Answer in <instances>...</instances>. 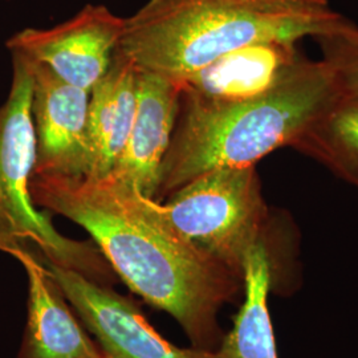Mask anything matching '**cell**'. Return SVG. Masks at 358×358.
<instances>
[{"instance_id":"5b68a950","label":"cell","mask_w":358,"mask_h":358,"mask_svg":"<svg viewBox=\"0 0 358 358\" xmlns=\"http://www.w3.org/2000/svg\"><path fill=\"white\" fill-rule=\"evenodd\" d=\"M180 239L243 279L244 266L275 220L256 166L220 167L187 182L166 202L146 198Z\"/></svg>"},{"instance_id":"5bb4252c","label":"cell","mask_w":358,"mask_h":358,"mask_svg":"<svg viewBox=\"0 0 358 358\" xmlns=\"http://www.w3.org/2000/svg\"><path fill=\"white\" fill-rule=\"evenodd\" d=\"M289 148L358 190V96H336Z\"/></svg>"},{"instance_id":"7a4b0ae2","label":"cell","mask_w":358,"mask_h":358,"mask_svg":"<svg viewBox=\"0 0 358 358\" xmlns=\"http://www.w3.org/2000/svg\"><path fill=\"white\" fill-rule=\"evenodd\" d=\"M338 94L331 69L307 57L275 87L250 99L215 101L180 90L157 202L207 171L256 166L268 154L289 148Z\"/></svg>"},{"instance_id":"8fae6325","label":"cell","mask_w":358,"mask_h":358,"mask_svg":"<svg viewBox=\"0 0 358 358\" xmlns=\"http://www.w3.org/2000/svg\"><path fill=\"white\" fill-rule=\"evenodd\" d=\"M15 259L28 282L26 328L16 358H106L45 264L27 254Z\"/></svg>"},{"instance_id":"9a60e30c","label":"cell","mask_w":358,"mask_h":358,"mask_svg":"<svg viewBox=\"0 0 358 358\" xmlns=\"http://www.w3.org/2000/svg\"><path fill=\"white\" fill-rule=\"evenodd\" d=\"M313 40L321 59L331 69L341 94L358 96V26L350 19Z\"/></svg>"},{"instance_id":"8992f818","label":"cell","mask_w":358,"mask_h":358,"mask_svg":"<svg viewBox=\"0 0 358 358\" xmlns=\"http://www.w3.org/2000/svg\"><path fill=\"white\" fill-rule=\"evenodd\" d=\"M45 267L106 358H219L217 350L179 348L167 341L134 300L110 285L50 263Z\"/></svg>"},{"instance_id":"3957f363","label":"cell","mask_w":358,"mask_h":358,"mask_svg":"<svg viewBox=\"0 0 358 358\" xmlns=\"http://www.w3.org/2000/svg\"><path fill=\"white\" fill-rule=\"evenodd\" d=\"M327 8H257L235 0H149L125 19L117 50L141 72L176 83L229 52L315 38L345 20Z\"/></svg>"},{"instance_id":"4fadbf2b","label":"cell","mask_w":358,"mask_h":358,"mask_svg":"<svg viewBox=\"0 0 358 358\" xmlns=\"http://www.w3.org/2000/svg\"><path fill=\"white\" fill-rule=\"evenodd\" d=\"M138 97V69L115 48L105 76L90 92L87 178L110 176L128 141Z\"/></svg>"},{"instance_id":"6da1fadb","label":"cell","mask_w":358,"mask_h":358,"mask_svg":"<svg viewBox=\"0 0 358 358\" xmlns=\"http://www.w3.org/2000/svg\"><path fill=\"white\" fill-rule=\"evenodd\" d=\"M34 203L87 231L133 294L177 321L192 346L217 350L219 313L242 301L243 279L185 242L115 179L31 177Z\"/></svg>"},{"instance_id":"2e32d148","label":"cell","mask_w":358,"mask_h":358,"mask_svg":"<svg viewBox=\"0 0 358 358\" xmlns=\"http://www.w3.org/2000/svg\"><path fill=\"white\" fill-rule=\"evenodd\" d=\"M243 4L254 6V7H263V8H272V7H284V6H291L296 3H301L306 0H235Z\"/></svg>"},{"instance_id":"52a82bcc","label":"cell","mask_w":358,"mask_h":358,"mask_svg":"<svg viewBox=\"0 0 358 358\" xmlns=\"http://www.w3.org/2000/svg\"><path fill=\"white\" fill-rule=\"evenodd\" d=\"M125 19L103 4H87L48 29L26 28L7 40L11 53L50 68L65 83L90 92L112 64Z\"/></svg>"},{"instance_id":"7c38bea8","label":"cell","mask_w":358,"mask_h":358,"mask_svg":"<svg viewBox=\"0 0 358 358\" xmlns=\"http://www.w3.org/2000/svg\"><path fill=\"white\" fill-rule=\"evenodd\" d=\"M304 57L294 41L257 43L226 53L178 84L206 100H243L275 87Z\"/></svg>"},{"instance_id":"30bf717a","label":"cell","mask_w":358,"mask_h":358,"mask_svg":"<svg viewBox=\"0 0 358 358\" xmlns=\"http://www.w3.org/2000/svg\"><path fill=\"white\" fill-rule=\"evenodd\" d=\"M288 231V223L276 214L268 234L248 256L244 266L241 308L230 332L224 333L217 346L219 358H279L268 297L278 285Z\"/></svg>"},{"instance_id":"277c9868","label":"cell","mask_w":358,"mask_h":358,"mask_svg":"<svg viewBox=\"0 0 358 358\" xmlns=\"http://www.w3.org/2000/svg\"><path fill=\"white\" fill-rule=\"evenodd\" d=\"M13 55V83L0 105V251L34 256L43 264L76 271L92 282L113 285L117 276L99 247L78 242L53 227L29 192L36 161L31 103L34 78L26 59Z\"/></svg>"},{"instance_id":"ba28073f","label":"cell","mask_w":358,"mask_h":358,"mask_svg":"<svg viewBox=\"0 0 358 358\" xmlns=\"http://www.w3.org/2000/svg\"><path fill=\"white\" fill-rule=\"evenodd\" d=\"M26 60L34 78L31 113L36 161L32 176L85 177L90 167V92L65 83L44 65Z\"/></svg>"},{"instance_id":"9c48e42d","label":"cell","mask_w":358,"mask_h":358,"mask_svg":"<svg viewBox=\"0 0 358 358\" xmlns=\"http://www.w3.org/2000/svg\"><path fill=\"white\" fill-rule=\"evenodd\" d=\"M178 83L138 71L134 122L110 178L157 202L161 169L178 115Z\"/></svg>"}]
</instances>
